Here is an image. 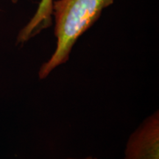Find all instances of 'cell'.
Returning <instances> with one entry per match:
<instances>
[{
    "label": "cell",
    "instance_id": "cell-1",
    "mask_svg": "<svg viewBox=\"0 0 159 159\" xmlns=\"http://www.w3.org/2000/svg\"><path fill=\"white\" fill-rule=\"evenodd\" d=\"M114 0H57L53 2L56 48L40 68L39 76L44 79L69 58L77 39L96 22L105 7Z\"/></svg>",
    "mask_w": 159,
    "mask_h": 159
},
{
    "label": "cell",
    "instance_id": "cell-2",
    "mask_svg": "<svg viewBox=\"0 0 159 159\" xmlns=\"http://www.w3.org/2000/svg\"><path fill=\"white\" fill-rule=\"evenodd\" d=\"M124 159H159V113L143 121L129 137Z\"/></svg>",
    "mask_w": 159,
    "mask_h": 159
},
{
    "label": "cell",
    "instance_id": "cell-3",
    "mask_svg": "<svg viewBox=\"0 0 159 159\" xmlns=\"http://www.w3.org/2000/svg\"><path fill=\"white\" fill-rule=\"evenodd\" d=\"M53 2V0H41L34 16L19 32L18 43L26 42L52 25Z\"/></svg>",
    "mask_w": 159,
    "mask_h": 159
},
{
    "label": "cell",
    "instance_id": "cell-4",
    "mask_svg": "<svg viewBox=\"0 0 159 159\" xmlns=\"http://www.w3.org/2000/svg\"><path fill=\"white\" fill-rule=\"evenodd\" d=\"M66 159H97V158H95V157H93V156H87L85 157V158H66Z\"/></svg>",
    "mask_w": 159,
    "mask_h": 159
}]
</instances>
